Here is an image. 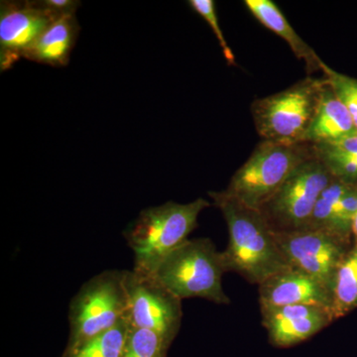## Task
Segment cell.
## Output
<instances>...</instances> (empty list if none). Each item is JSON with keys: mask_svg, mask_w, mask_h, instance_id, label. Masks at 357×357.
<instances>
[{"mask_svg": "<svg viewBox=\"0 0 357 357\" xmlns=\"http://www.w3.org/2000/svg\"><path fill=\"white\" fill-rule=\"evenodd\" d=\"M213 204L222 211L229 230V243L222 251L227 272H236L259 286L290 267L276 234L260 211L249 208L225 192H211Z\"/></svg>", "mask_w": 357, "mask_h": 357, "instance_id": "6da1fadb", "label": "cell"}, {"mask_svg": "<svg viewBox=\"0 0 357 357\" xmlns=\"http://www.w3.org/2000/svg\"><path fill=\"white\" fill-rule=\"evenodd\" d=\"M210 206L199 198L188 204L167 202L141 211L123 234L134 253L133 271L154 276L167 256L189 239L198 227L199 213Z\"/></svg>", "mask_w": 357, "mask_h": 357, "instance_id": "7a4b0ae2", "label": "cell"}, {"mask_svg": "<svg viewBox=\"0 0 357 357\" xmlns=\"http://www.w3.org/2000/svg\"><path fill=\"white\" fill-rule=\"evenodd\" d=\"M222 251L210 238L188 239L173 250L155 272V279L178 299L208 300L218 305H229L222 287L227 273Z\"/></svg>", "mask_w": 357, "mask_h": 357, "instance_id": "3957f363", "label": "cell"}, {"mask_svg": "<svg viewBox=\"0 0 357 357\" xmlns=\"http://www.w3.org/2000/svg\"><path fill=\"white\" fill-rule=\"evenodd\" d=\"M314 155L311 143L262 140L223 192L249 208L260 211L291 174Z\"/></svg>", "mask_w": 357, "mask_h": 357, "instance_id": "277c9868", "label": "cell"}, {"mask_svg": "<svg viewBox=\"0 0 357 357\" xmlns=\"http://www.w3.org/2000/svg\"><path fill=\"white\" fill-rule=\"evenodd\" d=\"M328 81L307 76L290 88L251 105V114L262 140L283 143L306 142Z\"/></svg>", "mask_w": 357, "mask_h": 357, "instance_id": "5b68a950", "label": "cell"}, {"mask_svg": "<svg viewBox=\"0 0 357 357\" xmlns=\"http://www.w3.org/2000/svg\"><path fill=\"white\" fill-rule=\"evenodd\" d=\"M128 270H105L82 285L69 306L70 335L65 351L107 332L126 318Z\"/></svg>", "mask_w": 357, "mask_h": 357, "instance_id": "8992f818", "label": "cell"}, {"mask_svg": "<svg viewBox=\"0 0 357 357\" xmlns=\"http://www.w3.org/2000/svg\"><path fill=\"white\" fill-rule=\"evenodd\" d=\"M333 180L325 164L314 155L291 174L260 213L275 232L306 229L319 196Z\"/></svg>", "mask_w": 357, "mask_h": 357, "instance_id": "52a82bcc", "label": "cell"}, {"mask_svg": "<svg viewBox=\"0 0 357 357\" xmlns=\"http://www.w3.org/2000/svg\"><path fill=\"white\" fill-rule=\"evenodd\" d=\"M128 317L130 326L151 331L171 347L182 324V300L153 276L134 272L126 274Z\"/></svg>", "mask_w": 357, "mask_h": 357, "instance_id": "ba28073f", "label": "cell"}, {"mask_svg": "<svg viewBox=\"0 0 357 357\" xmlns=\"http://www.w3.org/2000/svg\"><path fill=\"white\" fill-rule=\"evenodd\" d=\"M275 234L288 264L321 282L333 296L335 272L354 243L321 229H305Z\"/></svg>", "mask_w": 357, "mask_h": 357, "instance_id": "9c48e42d", "label": "cell"}, {"mask_svg": "<svg viewBox=\"0 0 357 357\" xmlns=\"http://www.w3.org/2000/svg\"><path fill=\"white\" fill-rule=\"evenodd\" d=\"M58 16L42 1H2L0 7V68L10 69L36 43Z\"/></svg>", "mask_w": 357, "mask_h": 357, "instance_id": "30bf717a", "label": "cell"}, {"mask_svg": "<svg viewBox=\"0 0 357 357\" xmlns=\"http://www.w3.org/2000/svg\"><path fill=\"white\" fill-rule=\"evenodd\" d=\"M260 312L268 340L277 349L302 344L335 321L330 310L310 305L269 307Z\"/></svg>", "mask_w": 357, "mask_h": 357, "instance_id": "8fae6325", "label": "cell"}, {"mask_svg": "<svg viewBox=\"0 0 357 357\" xmlns=\"http://www.w3.org/2000/svg\"><path fill=\"white\" fill-rule=\"evenodd\" d=\"M258 302L260 309L310 305L332 312L333 296L314 277L290 266L258 286Z\"/></svg>", "mask_w": 357, "mask_h": 357, "instance_id": "7c38bea8", "label": "cell"}, {"mask_svg": "<svg viewBox=\"0 0 357 357\" xmlns=\"http://www.w3.org/2000/svg\"><path fill=\"white\" fill-rule=\"evenodd\" d=\"M244 4L263 26L287 42L296 57L304 61L309 76L321 70L323 60L291 26L281 9L272 0H245Z\"/></svg>", "mask_w": 357, "mask_h": 357, "instance_id": "4fadbf2b", "label": "cell"}, {"mask_svg": "<svg viewBox=\"0 0 357 357\" xmlns=\"http://www.w3.org/2000/svg\"><path fill=\"white\" fill-rule=\"evenodd\" d=\"M79 29L76 16L59 18L47 28L36 43L25 54L24 59L52 67L67 66Z\"/></svg>", "mask_w": 357, "mask_h": 357, "instance_id": "5bb4252c", "label": "cell"}, {"mask_svg": "<svg viewBox=\"0 0 357 357\" xmlns=\"http://www.w3.org/2000/svg\"><path fill=\"white\" fill-rule=\"evenodd\" d=\"M356 131L349 110L328 82L318 112L307 134L306 142L314 145L333 142Z\"/></svg>", "mask_w": 357, "mask_h": 357, "instance_id": "9a60e30c", "label": "cell"}, {"mask_svg": "<svg viewBox=\"0 0 357 357\" xmlns=\"http://www.w3.org/2000/svg\"><path fill=\"white\" fill-rule=\"evenodd\" d=\"M357 309V243L344 255L335 272L333 287V319L347 316Z\"/></svg>", "mask_w": 357, "mask_h": 357, "instance_id": "2e32d148", "label": "cell"}, {"mask_svg": "<svg viewBox=\"0 0 357 357\" xmlns=\"http://www.w3.org/2000/svg\"><path fill=\"white\" fill-rule=\"evenodd\" d=\"M130 324L128 317L107 332L86 340L72 351H64L61 357H122L128 342Z\"/></svg>", "mask_w": 357, "mask_h": 357, "instance_id": "e0dca14e", "label": "cell"}, {"mask_svg": "<svg viewBox=\"0 0 357 357\" xmlns=\"http://www.w3.org/2000/svg\"><path fill=\"white\" fill-rule=\"evenodd\" d=\"M351 185L335 178L319 196L318 203L316 204L306 229H321L328 232L335 206Z\"/></svg>", "mask_w": 357, "mask_h": 357, "instance_id": "ac0fdd59", "label": "cell"}, {"mask_svg": "<svg viewBox=\"0 0 357 357\" xmlns=\"http://www.w3.org/2000/svg\"><path fill=\"white\" fill-rule=\"evenodd\" d=\"M314 147L317 157L325 164L333 178L349 184H356L357 154L342 153L324 144L314 145Z\"/></svg>", "mask_w": 357, "mask_h": 357, "instance_id": "d6986e66", "label": "cell"}, {"mask_svg": "<svg viewBox=\"0 0 357 357\" xmlns=\"http://www.w3.org/2000/svg\"><path fill=\"white\" fill-rule=\"evenodd\" d=\"M168 344L151 331L130 326L122 357H167Z\"/></svg>", "mask_w": 357, "mask_h": 357, "instance_id": "ffe728a7", "label": "cell"}, {"mask_svg": "<svg viewBox=\"0 0 357 357\" xmlns=\"http://www.w3.org/2000/svg\"><path fill=\"white\" fill-rule=\"evenodd\" d=\"M321 72L335 91V95L349 110L357 130V79L333 70L325 62L321 67Z\"/></svg>", "mask_w": 357, "mask_h": 357, "instance_id": "44dd1931", "label": "cell"}, {"mask_svg": "<svg viewBox=\"0 0 357 357\" xmlns=\"http://www.w3.org/2000/svg\"><path fill=\"white\" fill-rule=\"evenodd\" d=\"M188 4L192 7L195 13H198L210 25L211 30L217 37L227 64L236 66V56H234V52L227 43V39H225L222 31V28H220V22H218L215 1L213 0H190V1H188Z\"/></svg>", "mask_w": 357, "mask_h": 357, "instance_id": "7402d4cb", "label": "cell"}, {"mask_svg": "<svg viewBox=\"0 0 357 357\" xmlns=\"http://www.w3.org/2000/svg\"><path fill=\"white\" fill-rule=\"evenodd\" d=\"M43 4L58 17L75 15L81 2L75 0H43Z\"/></svg>", "mask_w": 357, "mask_h": 357, "instance_id": "603a6c76", "label": "cell"}, {"mask_svg": "<svg viewBox=\"0 0 357 357\" xmlns=\"http://www.w3.org/2000/svg\"><path fill=\"white\" fill-rule=\"evenodd\" d=\"M324 145L335 150V151L342 152L347 154H357V131L344 136L333 142L323 143Z\"/></svg>", "mask_w": 357, "mask_h": 357, "instance_id": "cb8c5ba5", "label": "cell"}, {"mask_svg": "<svg viewBox=\"0 0 357 357\" xmlns=\"http://www.w3.org/2000/svg\"><path fill=\"white\" fill-rule=\"evenodd\" d=\"M351 234L352 241L357 243V213L356 217H354V222H352Z\"/></svg>", "mask_w": 357, "mask_h": 357, "instance_id": "d4e9b609", "label": "cell"}]
</instances>
